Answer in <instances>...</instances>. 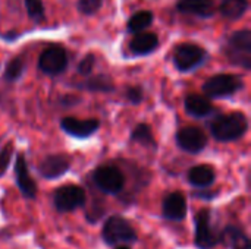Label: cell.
<instances>
[{
    "label": "cell",
    "mask_w": 251,
    "mask_h": 249,
    "mask_svg": "<svg viewBox=\"0 0 251 249\" xmlns=\"http://www.w3.org/2000/svg\"><path fill=\"white\" fill-rule=\"evenodd\" d=\"M101 239L107 247H118V245H132L138 241L137 230L122 216H110L106 219L103 229H101Z\"/></svg>",
    "instance_id": "7a4b0ae2"
},
{
    "label": "cell",
    "mask_w": 251,
    "mask_h": 249,
    "mask_svg": "<svg viewBox=\"0 0 251 249\" xmlns=\"http://www.w3.org/2000/svg\"><path fill=\"white\" fill-rule=\"evenodd\" d=\"M69 169H71V158L62 153L46 156L37 167L40 176L47 181H54L62 178L65 173H68Z\"/></svg>",
    "instance_id": "8fae6325"
},
{
    "label": "cell",
    "mask_w": 251,
    "mask_h": 249,
    "mask_svg": "<svg viewBox=\"0 0 251 249\" xmlns=\"http://www.w3.org/2000/svg\"><path fill=\"white\" fill-rule=\"evenodd\" d=\"M100 128V122L97 119H76V117H63L60 120V129L75 138H88L94 135Z\"/></svg>",
    "instance_id": "4fadbf2b"
},
{
    "label": "cell",
    "mask_w": 251,
    "mask_h": 249,
    "mask_svg": "<svg viewBox=\"0 0 251 249\" xmlns=\"http://www.w3.org/2000/svg\"><path fill=\"white\" fill-rule=\"evenodd\" d=\"M69 57L68 51L57 44L49 45L43 50V53L38 57V70L49 76H57L62 75L68 69Z\"/></svg>",
    "instance_id": "9c48e42d"
},
{
    "label": "cell",
    "mask_w": 251,
    "mask_h": 249,
    "mask_svg": "<svg viewBox=\"0 0 251 249\" xmlns=\"http://www.w3.org/2000/svg\"><path fill=\"white\" fill-rule=\"evenodd\" d=\"M188 182L190 185L204 189L209 188L215 183L216 181V173L215 169L209 164H197L188 170Z\"/></svg>",
    "instance_id": "d6986e66"
},
{
    "label": "cell",
    "mask_w": 251,
    "mask_h": 249,
    "mask_svg": "<svg viewBox=\"0 0 251 249\" xmlns=\"http://www.w3.org/2000/svg\"><path fill=\"white\" fill-rule=\"evenodd\" d=\"M188 205H187V198L182 192H171L163 198L162 203V216L163 219L169 222H184L187 217Z\"/></svg>",
    "instance_id": "7c38bea8"
},
{
    "label": "cell",
    "mask_w": 251,
    "mask_h": 249,
    "mask_svg": "<svg viewBox=\"0 0 251 249\" xmlns=\"http://www.w3.org/2000/svg\"><path fill=\"white\" fill-rule=\"evenodd\" d=\"M178 147L188 154H199L207 147V136L203 129L197 126H185L176 132Z\"/></svg>",
    "instance_id": "30bf717a"
},
{
    "label": "cell",
    "mask_w": 251,
    "mask_h": 249,
    "mask_svg": "<svg viewBox=\"0 0 251 249\" xmlns=\"http://www.w3.org/2000/svg\"><path fill=\"white\" fill-rule=\"evenodd\" d=\"M115 249H131V248H129V245H118V247H115Z\"/></svg>",
    "instance_id": "1f68e13d"
},
{
    "label": "cell",
    "mask_w": 251,
    "mask_h": 249,
    "mask_svg": "<svg viewBox=\"0 0 251 249\" xmlns=\"http://www.w3.org/2000/svg\"><path fill=\"white\" fill-rule=\"evenodd\" d=\"M15 182L22 194L24 198L26 200H35L37 197V183L35 181L31 178L25 157L22 154H19L16 157V163H15Z\"/></svg>",
    "instance_id": "5bb4252c"
},
{
    "label": "cell",
    "mask_w": 251,
    "mask_h": 249,
    "mask_svg": "<svg viewBox=\"0 0 251 249\" xmlns=\"http://www.w3.org/2000/svg\"><path fill=\"white\" fill-rule=\"evenodd\" d=\"M201 88L207 98H226L243 88V79L237 75L219 73L210 76Z\"/></svg>",
    "instance_id": "8992f818"
},
{
    "label": "cell",
    "mask_w": 251,
    "mask_h": 249,
    "mask_svg": "<svg viewBox=\"0 0 251 249\" xmlns=\"http://www.w3.org/2000/svg\"><path fill=\"white\" fill-rule=\"evenodd\" d=\"M225 56L228 60L237 66L244 68L246 70L251 69V31L240 29L229 35L224 47Z\"/></svg>",
    "instance_id": "3957f363"
},
{
    "label": "cell",
    "mask_w": 251,
    "mask_h": 249,
    "mask_svg": "<svg viewBox=\"0 0 251 249\" xmlns=\"http://www.w3.org/2000/svg\"><path fill=\"white\" fill-rule=\"evenodd\" d=\"M103 6V0H78L76 1V7L82 15L91 16L94 13H97Z\"/></svg>",
    "instance_id": "484cf974"
},
{
    "label": "cell",
    "mask_w": 251,
    "mask_h": 249,
    "mask_svg": "<svg viewBox=\"0 0 251 249\" xmlns=\"http://www.w3.org/2000/svg\"><path fill=\"white\" fill-rule=\"evenodd\" d=\"M159 47V37L154 32H137L129 41V51L134 56H146Z\"/></svg>",
    "instance_id": "e0dca14e"
},
{
    "label": "cell",
    "mask_w": 251,
    "mask_h": 249,
    "mask_svg": "<svg viewBox=\"0 0 251 249\" xmlns=\"http://www.w3.org/2000/svg\"><path fill=\"white\" fill-rule=\"evenodd\" d=\"M249 131V119L244 113L235 112L218 116L210 123V132L219 142H232L243 138Z\"/></svg>",
    "instance_id": "6da1fadb"
},
{
    "label": "cell",
    "mask_w": 251,
    "mask_h": 249,
    "mask_svg": "<svg viewBox=\"0 0 251 249\" xmlns=\"http://www.w3.org/2000/svg\"><path fill=\"white\" fill-rule=\"evenodd\" d=\"M129 139L132 142H137V144H141L147 148H151V150H157V142L153 136V132H151V128L147 125V123H138L132 131H131V135H129Z\"/></svg>",
    "instance_id": "44dd1931"
},
{
    "label": "cell",
    "mask_w": 251,
    "mask_h": 249,
    "mask_svg": "<svg viewBox=\"0 0 251 249\" xmlns=\"http://www.w3.org/2000/svg\"><path fill=\"white\" fill-rule=\"evenodd\" d=\"M93 182L94 185L107 195H119L125 188V175L122 170L113 164H103L99 166L93 172Z\"/></svg>",
    "instance_id": "5b68a950"
},
{
    "label": "cell",
    "mask_w": 251,
    "mask_h": 249,
    "mask_svg": "<svg viewBox=\"0 0 251 249\" xmlns=\"http://www.w3.org/2000/svg\"><path fill=\"white\" fill-rule=\"evenodd\" d=\"M153 19H154V16L150 10H138L128 19L126 29L131 34L143 32L153 23Z\"/></svg>",
    "instance_id": "7402d4cb"
},
{
    "label": "cell",
    "mask_w": 251,
    "mask_h": 249,
    "mask_svg": "<svg viewBox=\"0 0 251 249\" xmlns=\"http://www.w3.org/2000/svg\"><path fill=\"white\" fill-rule=\"evenodd\" d=\"M249 9V0H224L219 10L226 19H240Z\"/></svg>",
    "instance_id": "603a6c76"
},
{
    "label": "cell",
    "mask_w": 251,
    "mask_h": 249,
    "mask_svg": "<svg viewBox=\"0 0 251 249\" xmlns=\"http://www.w3.org/2000/svg\"><path fill=\"white\" fill-rule=\"evenodd\" d=\"M194 197L200 198V200H213L216 197V192H207V191H200V192H196Z\"/></svg>",
    "instance_id": "4dcf8cb0"
},
{
    "label": "cell",
    "mask_w": 251,
    "mask_h": 249,
    "mask_svg": "<svg viewBox=\"0 0 251 249\" xmlns=\"http://www.w3.org/2000/svg\"><path fill=\"white\" fill-rule=\"evenodd\" d=\"M78 103H81V98H78V97H75V95H65L62 100H60V104L63 106V107H72V106H75V104H78Z\"/></svg>",
    "instance_id": "f546056e"
},
{
    "label": "cell",
    "mask_w": 251,
    "mask_h": 249,
    "mask_svg": "<svg viewBox=\"0 0 251 249\" xmlns=\"http://www.w3.org/2000/svg\"><path fill=\"white\" fill-rule=\"evenodd\" d=\"M219 244L229 249H251V241L238 225H228L219 232Z\"/></svg>",
    "instance_id": "9a60e30c"
},
{
    "label": "cell",
    "mask_w": 251,
    "mask_h": 249,
    "mask_svg": "<svg viewBox=\"0 0 251 249\" xmlns=\"http://www.w3.org/2000/svg\"><path fill=\"white\" fill-rule=\"evenodd\" d=\"M12 154H13V145L7 144L1 151H0V178L6 173L10 160H12Z\"/></svg>",
    "instance_id": "4316f807"
},
{
    "label": "cell",
    "mask_w": 251,
    "mask_h": 249,
    "mask_svg": "<svg viewBox=\"0 0 251 249\" xmlns=\"http://www.w3.org/2000/svg\"><path fill=\"white\" fill-rule=\"evenodd\" d=\"M25 68H26V65H25V60H24L22 56L13 57V59L7 63V66H6V69H4V81H6L7 84L16 82V81L21 79V76L24 75Z\"/></svg>",
    "instance_id": "cb8c5ba5"
},
{
    "label": "cell",
    "mask_w": 251,
    "mask_h": 249,
    "mask_svg": "<svg viewBox=\"0 0 251 249\" xmlns=\"http://www.w3.org/2000/svg\"><path fill=\"white\" fill-rule=\"evenodd\" d=\"M87 203L85 189L78 185H63L53 192V205L59 213H72Z\"/></svg>",
    "instance_id": "ba28073f"
},
{
    "label": "cell",
    "mask_w": 251,
    "mask_h": 249,
    "mask_svg": "<svg viewBox=\"0 0 251 249\" xmlns=\"http://www.w3.org/2000/svg\"><path fill=\"white\" fill-rule=\"evenodd\" d=\"M176 9L185 15L210 18L216 12V3L215 0H178Z\"/></svg>",
    "instance_id": "2e32d148"
},
{
    "label": "cell",
    "mask_w": 251,
    "mask_h": 249,
    "mask_svg": "<svg viewBox=\"0 0 251 249\" xmlns=\"http://www.w3.org/2000/svg\"><path fill=\"white\" fill-rule=\"evenodd\" d=\"M185 110L190 116L196 119H204L215 113V107L210 103V100L206 95H199V94H188L185 97Z\"/></svg>",
    "instance_id": "ac0fdd59"
},
{
    "label": "cell",
    "mask_w": 251,
    "mask_h": 249,
    "mask_svg": "<svg viewBox=\"0 0 251 249\" xmlns=\"http://www.w3.org/2000/svg\"><path fill=\"white\" fill-rule=\"evenodd\" d=\"M24 4H25L26 15H28L32 21H35V22L44 21L46 10H44L43 0H24Z\"/></svg>",
    "instance_id": "d4e9b609"
},
{
    "label": "cell",
    "mask_w": 251,
    "mask_h": 249,
    "mask_svg": "<svg viewBox=\"0 0 251 249\" xmlns=\"http://www.w3.org/2000/svg\"><path fill=\"white\" fill-rule=\"evenodd\" d=\"M206 57L207 51L201 45L193 43H182L174 51V65L179 72L187 73L201 66L206 62Z\"/></svg>",
    "instance_id": "52a82bcc"
},
{
    "label": "cell",
    "mask_w": 251,
    "mask_h": 249,
    "mask_svg": "<svg viewBox=\"0 0 251 249\" xmlns=\"http://www.w3.org/2000/svg\"><path fill=\"white\" fill-rule=\"evenodd\" d=\"M194 245L197 249H213L219 245V232L212 225L209 208H201L194 216Z\"/></svg>",
    "instance_id": "277c9868"
},
{
    "label": "cell",
    "mask_w": 251,
    "mask_h": 249,
    "mask_svg": "<svg viewBox=\"0 0 251 249\" xmlns=\"http://www.w3.org/2000/svg\"><path fill=\"white\" fill-rule=\"evenodd\" d=\"M125 95L129 100V103H132V104H140L144 100V91L141 87H129L126 90Z\"/></svg>",
    "instance_id": "f1b7e54d"
},
{
    "label": "cell",
    "mask_w": 251,
    "mask_h": 249,
    "mask_svg": "<svg viewBox=\"0 0 251 249\" xmlns=\"http://www.w3.org/2000/svg\"><path fill=\"white\" fill-rule=\"evenodd\" d=\"M74 87L78 90H85V91H91V92H112L115 90L113 79L106 73H99V75L91 76L82 82H76V84H74Z\"/></svg>",
    "instance_id": "ffe728a7"
},
{
    "label": "cell",
    "mask_w": 251,
    "mask_h": 249,
    "mask_svg": "<svg viewBox=\"0 0 251 249\" xmlns=\"http://www.w3.org/2000/svg\"><path fill=\"white\" fill-rule=\"evenodd\" d=\"M96 65V56L94 54H87L79 63H78V73L82 76H88Z\"/></svg>",
    "instance_id": "83f0119b"
}]
</instances>
